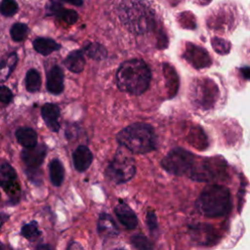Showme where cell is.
Instances as JSON below:
<instances>
[{
	"mask_svg": "<svg viewBox=\"0 0 250 250\" xmlns=\"http://www.w3.org/2000/svg\"><path fill=\"white\" fill-rule=\"evenodd\" d=\"M151 74L146 63L140 59L123 62L116 71L119 90L132 95H141L148 88Z\"/></svg>",
	"mask_w": 250,
	"mask_h": 250,
	"instance_id": "obj_1",
	"label": "cell"
},
{
	"mask_svg": "<svg viewBox=\"0 0 250 250\" xmlns=\"http://www.w3.org/2000/svg\"><path fill=\"white\" fill-rule=\"evenodd\" d=\"M196 207L205 217L218 218L226 216L231 209L229 188L216 184L205 187L196 201Z\"/></svg>",
	"mask_w": 250,
	"mask_h": 250,
	"instance_id": "obj_2",
	"label": "cell"
},
{
	"mask_svg": "<svg viewBox=\"0 0 250 250\" xmlns=\"http://www.w3.org/2000/svg\"><path fill=\"white\" fill-rule=\"evenodd\" d=\"M117 142L133 153H147L155 149L156 136L153 128L146 123H134L121 130Z\"/></svg>",
	"mask_w": 250,
	"mask_h": 250,
	"instance_id": "obj_3",
	"label": "cell"
},
{
	"mask_svg": "<svg viewBox=\"0 0 250 250\" xmlns=\"http://www.w3.org/2000/svg\"><path fill=\"white\" fill-rule=\"evenodd\" d=\"M227 162L220 156L203 158L200 162H193L188 171L189 178L199 182L223 181L227 176Z\"/></svg>",
	"mask_w": 250,
	"mask_h": 250,
	"instance_id": "obj_4",
	"label": "cell"
},
{
	"mask_svg": "<svg viewBox=\"0 0 250 250\" xmlns=\"http://www.w3.org/2000/svg\"><path fill=\"white\" fill-rule=\"evenodd\" d=\"M135 172L136 165L134 158L120 150L108 164L105 174L111 182L123 184L130 181L134 177Z\"/></svg>",
	"mask_w": 250,
	"mask_h": 250,
	"instance_id": "obj_5",
	"label": "cell"
},
{
	"mask_svg": "<svg viewBox=\"0 0 250 250\" xmlns=\"http://www.w3.org/2000/svg\"><path fill=\"white\" fill-rule=\"evenodd\" d=\"M195 160L194 154L182 147L171 149L162 160V167L170 174L183 176L188 173Z\"/></svg>",
	"mask_w": 250,
	"mask_h": 250,
	"instance_id": "obj_6",
	"label": "cell"
},
{
	"mask_svg": "<svg viewBox=\"0 0 250 250\" xmlns=\"http://www.w3.org/2000/svg\"><path fill=\"white\" fill-rule=\"evenodd\" d=\"M218 94L217 85L209 79H198L194 81V85L191 87L193 103L205 109L213 106L218 98Z\"/></svg>",
	"mask_w": 250,
	"mask_h": 250,
	"instance_id": "obj_7",
	"label": "cell"
},
{
	"mask_svg": "<svg viewBox=\"0 0 250 250\" xmlns=\"http://www.w3.org/2000/svg\"><path fill=\"white\" fill-rule=\"evenodd\" d=\"M183 57L195 68L207 67L212 63V60L205 49L190 43L187 44Z\"/></svg>",
	"mask_w": 250,
	"mask_h": 250,
	"instance_id": "obj_8",
	"label": "cell"
},
{
	"mask_svg": "<svg viewBox=\"0 0 250 250\" xmlns=\"http://www.w3.org/2000/svg\"><path fill=\"white\" fill-rule=\"evenodd\" d=\"M47 153L44 145H35L31 147H25L21 151V159L28 168H39Z\"/></svg>",
	"mask_w": 250,
	"mask_h": 250,
	"instance_id": "obj_9",
	"label": "cell"
},
{
	"mask_svg": "<svg viewBox=\"0 0 250 250\" xmlns=\"http://www.w3.org/2000/svg\"><path fill=\"white\" fill-rule=\"evenodd\" d=\"M63 72L59 65L52 66L47 72V90L54 94L59 95L63 91Z\"/></svg>",
	"mask_w": 250,
	"mask_h": 250,
	"instance_id": "obj_10",
	"label": "cell"
},
{
	"mask_svg": "<svg viewBox=\"0 0 250 250\" xmlns=\"http://www.w3.org/2000/svg\"><path fill=\"white\" fill-rule=\"evenodd\" d=\"M72 160L76 171L84 172L90 167L93 161V154L86 146H79L72 154Z\"/></svg>",
	"mask_w": 250,
	"mask_h": 250,
	"instance_id": "obj_11",
	"label": "cell"
},
{
	"mask_svg": "<svg viewBox=\"0 0 250 250\" xmlns=\"http://www.w3.org/2000/svg\"><path fill=\"white\" fill-rule=\"evenodd\" d=\"M115 214L119 222L127 229H133L138 225V218L135 212L124 202H120L115 207Z\"/></svg>",
	"mask_w": 250,
	"mask_h": 250,
	"instance_id": "obj_12",
	"label": "cell"
},
{
	"mask_svg": "<svg viewBox=\"0 0 250 250\" xmlns=\"http://www.w3.org/2000/svg\"><path fill=\"white\" fill-rule=\"evenodd\" d=\"M41 115L45 121L47 127L53 131L58 132L60 129L59 117H60V108L57 104H45L41 108Z\"/></svg>",
	"mask_w": 250,
	"mask_h": 250,
	"instance_id": "obj_13",
	"label": "cell"
},
{
	"mask_svg": "<svg viewBox=\"0 0 250 250\" xmlns=\"http://www.w3.org/2000/svg\"><path fill=\"white\" fill-rule=\"evenodd\" d=\"M98 231L100 235L104 238H111L118 235V228L111 218L110 215L106 213H102L98 222Z\"/></svg>",
	"mask_w": 250,
	"mask_h": 250,
	"instance_id": "obj_14",
	"label": "cell"
},
{
	"mask_svg": "<svg viewBox=\"0 0 250 250\" xmlns=\"http://www.w3.org/2000/svg\"><path fill=\"white\" fill-rule=\"evenodd\" d=\"M63 63L68 70L78 73L84 69L86 62L82 51L74 50L66 56L65 60L63 61Z\"/></svg>",
	"mask_w": 250,
	"mask_h": 250,
	"instance_id": "obj_15",
	"label": "cell"
},
{
	"mask_svg": "<svg viewBox=\"0 0 250 250\" xmlns=\"http://www.w3.org/2000/svg\"><path fill=\"white\" fill-rule=\"evenodd\" d=\"M50 12L53 15H55L57 18L62 20L68 24H73L78 19V15L74 10L65 9L60 3H57V2H54L51 4Z\"/></svg>",
	"mask_w": 250,
	"mask_h": 250,
	"instance_id": "obj_16",
	"label": "cell"
},
{
	"mask_svg": "<svg viewBox=\"0 0 250 250\" xmlns=\"http://www.w3.org/2000/svg\"><path fill=\"white\" fill-rule=\"evenodd\" d=\"M33 48L39 54L43 56H48L51 53L61 49V45L51 38L38 37L33 41Z\"/></svg>",
	"mask_w": 250,
	"mask_h": 250,
	"instance_id": "obj_17",
	"label": "cell"
},
{
	"mask_svg": "<svg viewBox=\"0 0 250 250\" xmlns=\"http://www.w3.org/2000/svg\"><path fill=\"white\" fill-rule=\"evenodd\" d=\"M16 138L23 147H31L37 144V133L29 127H21L16 131Z\"/></svg>",
	"mask_w": 250,
	"mask_h": 250,
	"instance_id": "obj_18",
	"label": "cell"
},
{
	"mask_svg": "<svg viewBox=\"0 0 250 250\" xmlns=\"http://www.w3.org/2000/svg\"><path fill=\"white\" fill-rule=\"evenodd\" d=\"M16 170L7 162L0 164V186L4 188H9L16 181Z\"/></svg>",
	"mask_w": 250,
	"mask_h": 250,
	"instance_id": "obj_19",
	"label": "cell"
},
{
	"mask_svg": "<svg viewBox=\"0 0 250 250\" xmlns=\"http://www.w3.org/2000/svg\"><path fill=\"white\" fill-rule=\"evenodd\" d=\"M50 179L55 187H60L64 179V168L59 159H53L49 165Z\"/></svg>",
	"mask_w": 250,
	"mask_h": 250,
	"instance_id": "obj_20",
	"label": "cell"
},
{
	"mask_svg": "<svg viewBox=\"0 0 250 250\" xmlns=\"http://www.w3.org/2000/svg\"><path fill=\"white\" fill-rule=\"evenodd\" d=\"M41 87V76L36 69H29L25 75V88L28 92H37Z\"/></svg>",
	"mask_w": 250,
	"mask_h": 250,
	"instance_id": "obj_21",
	"label": "cell"
},
{
	"mask_svg": "<svg viewBox=\"0 0 250 250\" xmlns=\"http://www.w3.org/2000/svg\"><path fill=\"white\" fill-rule=\"evenodd\" d=\"M18 62V57L16 53L11 54L6 61L0 62V81L6 80L7 77L14 70Z\"/></svg>",
	"mask_w": 250,
	"mask_h": 250,
	"instance_id": "obj_22",
	"label": "cell"
},
{
	"mask_svg": "<svg viewBox=\"0 0 250 250\" xmlns=\"http://www.w3.org/2000/svg\"><path fill=\"white\" fill-rule=\"evenodd\" d=\"M86 55L91 58L94 59L96 61H101L104 60L106 57V50L105 48L99 44V43H90L88 44L85 49H84Z\"/></svg>",
	"mask_w": 250,
	"mask_h": 250,
	"instance_id": "obj_23",
	"label": "cell"
},
{
	"mask_svg": "<svg viewBox=\"0 0 250 250\" xmlns=\"http://www.w3.org/2000/svg\"><path fill=\"white\" fill-rule=\"evenodd\" d=\"M164 68V74L167 78V87L169 88V92L172 96H174L178 90V77L176 72L174 71V68L171 67L169 64L165 63L163 65Z\"/></svg>",
	"mask_w": 250,
	"mask_h": 250,
	"instance_id": "obj_24",
	"label": "cell"
},
{
	"mask_svg": "<svg viewBox=\"0 0 250 250\" xmlns=\"http://www.w3.org/2000/svg\"><path fill=\"white\" fill-rule=\"evenodd\" d=\"M27 33H28V26L22 22H17L15 24H13V26L11 27V30H10L12 39L17 42L24 40Z\"/></svg>",
	"mask_w": 250,
	"mask_h": 250,
	"instance_id": "obj_25",
	"label": "cell"
},
{
	"mask_svg": "<svg viewBox=\"0 0 250 250\" xmlns=\"http://www.w3.org/2000/svg\"><path fill=\"white\" fill-rule=\"evenodd\" d=\"M21 234L23 237L29 239V240H34L36 239L37 237L40 236L41 234V231L39 230L38 229V225L35 221H32L28 224H25L22 228H21Z\"/></svg>",
	"mask_w": 250,
	"mask_h": 250,
	"instance_id": "obj_26",
	"label": "cell"
},
{
	"mask_svg": "<svg viewBox=\"0 0 250 250\" xmlns=\"http://www.w3.org/2000/svg\"><path fill=\"white\" fill-rule=\"evenodd\" d=\"M18 9V3L15 0H2L0 3V13L5 17L14 16Z\"/></svg>",
	"mask_w": 250,
	"mask_h": 250,
	"instance_id": "obj_27",
	"label": "cell"
},
{
	"mask_svg": "<svg viewBox=\"0 0 250 250\" xmlns=\"http://www.w3.org/2000/svg\"><path fill=\"white\" fill-rule=\"evenodd\" d=\"M212 46L214 48V50L221 54V55H226L229 52L230 49V44L229 41L222 39V38H218V37H214L212 39Z\"/></svg>",
	"mask_w": 250,
	"mask_h": 250,
	"instance_id": "obj_28",
	"label": "cell"
},
{
	"mask_svg": "<svg viewBox=\"0 0 250 250\" xmlns=\"http://www.w3.org/2000/svg\"><path fill=\"white\" fill-rule=\"evenodd\" d=\"M131 242L134 245V247L138 249H152L153 245L151 242L143 234H135L131 238Z\"/></svg>",
	"mask_w": 250,
	"mask_h": 250,
	"instance_id": "obj_29",
	"label": "cell"
},
{
	"mask_svg": "<svg viewBox=\"0 0 250 250\" xmlns=\"http://www.w3.org/2000/svg\"><path fill=\"white\" fill-rule=\"evenodd\" d=\"M146 224H147V227H148V229L149 231L154 234L156 231H157V229H158V225H157V218H156V215L153 211L149 210L147 211L146 213Z\"/></svg>",
	"mask_w": 250,
	"mask_h": 250,
	"instance_id": "obj_30",
	"label": "cell"
},
{
	"mask_svg": "<svg viewBox=\"0 0 250 250\" xmlns=\"http://www.w3.org/2000/svg\"><path fill=\"white\" fill-rule=\"evenodd\" d=\"M14 98L12 91L7 86H0V102L10 104Z\"/></svg>",
	"mask_w": 250,
	"mask_h": 250,
	"instance_id": "obj_31",
	"label": "cell"
},
{
	"mask_svg": "<svg viewBox=\"0 0 250 250\" xmlns=\"http://www.w3.org/2000/svg\"><path fill=\"white\" fill-rule=\"evenodd\" d=\"M25 172L28 179L34 184L38 185L41 182V172L38 171V168H29Z\"/></svg>",
	"mask_w": 250,
	"mask_h": 250,
	"instance_id": "obj_32",
	"label": "cell"
},
{
	"mask_svg": "<svg viewBox=\"0 0 250 250\" xmlns=\"http://www.w3.org/2000/svg\"><path fill=\"white\" fill-rule=\"evenodd\" d=\"M8 219H9V215H7L6 213L0 212V229H1L2 226L8 221Z\"/></svg>",
	"mask_w": 250,
	"mask_h": 250,
	"instance_id": "obj_33",
	"label": "cell"
},
{
	"mask_svg": "<svg viewBox=\"0 0 250 250\" xmlns=\"http://www.w3.org/2000/svg\"><path fill=\"white\" fill-rule=\"evenodd\" d=\"M62 1L66 3H70L74 6H81L83 4V0H62Z\"/></svg>",
	"mask_w": 250,
	"mask_h": 250,
	"instance_id": "obj_34",
	"label": "cell"
},
{
	"mask_svg": "<svg viewBox=\"0 0 250 250\" xmlns=\"http://www.w3.org/2000/svg\"><path fill=\"white\" fill-rule=\"evenodd\" d=\"M240 71H241V73L243 74L244 79H248V78H249V67H248V66L242 67V68L240 69Z\"/></svg>",
	"mask_w": 250,
	"mask_h": 250,
	"instance_id": "obj_35",
	"label": "cell"
},
{
	"mask_svg": "<svg viewBox=\"0 0 250 250\" xmlns=\"http://www.w3.org/2000/svg\"><path fill=\"white\" fill-rule=\"evenodd\" d=\"M3 247H4V245H3V244H1V243H0V248H3Z\"/></svg>",
	"mask_w": 250,
	"mask_h": 250,
	"instance_id": "obj_36",
	"label": "cell"
}]
</instances>
